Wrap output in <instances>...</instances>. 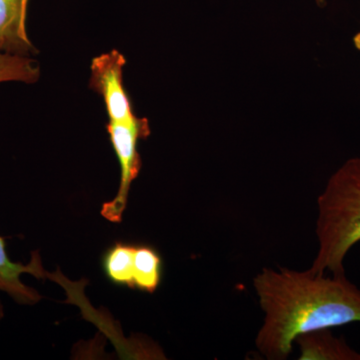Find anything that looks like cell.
Returning <instances> with one entry per match:
<instances>
[{
	"label": "cell",
	"mask_w": 360,
	"mask_h": 360,
	"mask_svg": "<svg viewBox=\"0 0 360 360\" xmlns=\"http://www.w3.org/2000/svg\"><path fill=\"white\" fill-rule=\"evenodd\" d=\"M253 288L264 314L255 345L269 360L288 359L303 333L360 322V290L345 274L264 267Z\"/></svg>",
	"instance_id": "cell-1"
},
{
	"label": "cell",
	"mask_w": 360,
	"mask_h": 360,
	"mask_svg": "<svg viewBox=\"0 0 360 360\" xmlns=\"http://www.w3.org/2000/svg\"><path fill=\"white\" fill-rule=\"evenodd\" d=\"M319 250L309 270L345 276L347 253L360 241V158L343 163L317 200Z\"/></svg>",
	"instance_id": "cell-2"
},
{
	"label": "cell",
	"mask_w": 360,
	"mask_h": 360,
	"mask_svg": "<svg viewBox=\"0 0 360 360\" xmlns=\"http://www.w3.org/2000/svg\"><path fill=\"white\" fill-rule=\"evenodd\" d=\"M106 129L120 162V184L115 198L103 203L101 215L111 222H120L129 200L130 186L142 167L137 146L139 141L150 135V127L146 118L136 116L129 122H108Z\"/></svg>",
	"instance_id": "cell-3"
},
{
	"label": "cell",
	"mask_w": 360,
	"mask_h": 360,
	"mask_svg": "<svg viewBox=\"0 0 360 360\" xmlns=\"http://www.w3.org/2000/svg\"><path fill=\"white\" fill-rule=\"evenodd\" d=\"M125 65L124 56L115 49L92 60L89 86L103 96L110 122H129L136 117L123 85Z\"/></svg>",
	"instance_id": "cell-4"
},
{
	"label": "cell",
	"mask_w": 360,
	"mask_h": 360,
	"mask_svg": "<svg viewBox=\"0 0 360 360\" xmlns=\"http://www.w3.org/2000/svg\"><path fill=\"white\" fill-rule=\"evenodd\" d=\"M22 274H32L39 279L49 278L45 271L41 258L37 251H33L27 264L14 262L8 257L6 239L0 236V291L11 296L18 304L33 305L41 300L39 291L26 285L21 281Z\"/></svg>",
	"instance_id": "cell-5"
},
{
	"label": "cell",
	"mask_w": 360,
	"mask_h": 360,
	"mask_svg": "<svg viewBox=\"0 0 360 360\" xmlns=\"http://www.w3.org/2000/svg\"><path fill=\"white\" fill-rule=\"evenodd\" d=\"M30 0H0V47L8 53L27 56L37 49L26 32Z\"/></svg>",
	"instance_id": "cell-6"
},
{
	"label": "cell",
	"mask_w": 360,
	"mask_h": 360,
	"mask_svg": "<svg viewBox=\"0 0 360 360\" xmlns=\"http://www.w3.org/2000/svg\"><path fill=\"white\" fill-rule=\"evenodd\" d=\"M300 360H360V354L345 338H336L330 328L303 333L295 338Z\"/></svg>",
	"instance_id": "cell-7"
},
{
	"label": "cell",
	"mask_w": 360,
	"mask_h": 360,
	"mask_svg": "<svg viewBox=\"0 0 360 360\" xmlns=\"http://www.w3.org/2000/svg\"><path fill=\"white\" fill-rule=\"evenodd\" d=\"M135 243L117 241L103 253L104 276L111 283L134 290Z\"/></svg>",
	"instance_id": "cell-8"
},
{
	"label": "cell",
	"mask_w": 360,
	"mask_h": 360,
	"mask_svg": "<svg viewBox=\"0 0 360 360\" xmlns=\"http://www.w3.org/2000/svg\"><path fill=\"white\" fill-rule=\"evenodd\" d=\"M163 276L162 257L153 246H134V290L155 293Z\"/></svg>",
	"instance_id": "cell-9"
},
{
	"label": "cell",
	"mask_w": 360,
	"mask_h": 360,
	"mask_svg": "<svg viewBox=\"0 0 360 360\" xmlns=\"http://www.w3.org/2000/svg\"><path fill=\"white\" fill-rule=\"evenodd\" d=\"M39 75L40 70L34 60L28 56L8 53L0 47V84L7 82L34 84Z\"/></svg>",
	"instance_id": "cell-10"
},
{
	"label": "cell",
	"mask_w": 360,
	"mask_h": 360,
	"mask_svg": "<svg viewBox=\"0 0 360 360\" xmlns=\"http://www.w3.org/2000/svg\"><path fill=\"white\" fill-rule=\"evenodd\" d=\"M4 317V307L2 305L1 302H0V321Z\"/></svg>",
	"instance_id": "cell-11"
}]
</instances>
